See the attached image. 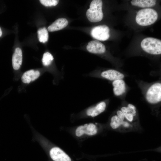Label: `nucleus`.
Here are the masks:
<instances>
[{"mask_svg":"<svg viewBox=\"0 0 161 161\" xmlns=\"http://www.w3.org/2000/svg\"><path fill=\"white\" fill-rule=\"evenodd\" d=\"M123 121L120 119L116 114L114 115L111 118L110 126L113 129H116L122 125Z\"/></svg>","mask_w":161,"mask_h":161,"instance_id":"obj_17","label":"nucleus"},{"mask_svg":"<svg viewBox=\"0 0 161 161\" xmlns=\"http://www.w3.org/2000/svg\"><path fill=\"white\" fill-rule=\"evenodd\" d=\"M141 47L145 52L153 55L161 54V41L153 37H147L143 39L141 43Z\"/></svg>","mask_w":161,"mask_h":161,"instance_id":"obj_3","label":"nucleus"},{"mask_svg":"<svg viewBox=\"0 0 161 161\" xmlns=\"http://www.w3.org/2000/svg\"><path fill=\"white\" fill-rule=\"evenodd\" d=\"M158 17L157 12L151 8L141 9L137 12L135 18L137 23L140 26H146L154 23Z\"/></svg>","mask_w":161,"mask_h":161,"instance_id":"obj_1","label":"nucleus"},{"mask_svg":"<svg viewBox=\"0 0 161 161\" xmlns=\"http://www.w3.org/2000/svg\"><path fill=\"white\" fill-rule=\"evenodd\" d=\"M100 75L102 78L112 81L123 79L125 77L124 75L122 73L113 69L103 71L100 73Z\"/></svg>","mask_w":161,"mask_h":161,"instance_id":"obj_9","label":"nucleus"},{"mask_svg":"<svg viewBox=\"0 0 161 161\" xmlns=\"http://www.w3.org/2000/svg\"><path fill=\"white\" fill-rule=\"evenodd\" d=\"M106 106V103L105 101L100 102L94 106L89 108L86 111V114L89 116L96 117L103 112Z\"/></svg>","mask_w":161,"mask_h":161,"instance_id":"obj_10","label":"nucleus"},{"mask_svg":"<svg viewBox=\"0 0 161 161\" xmlns=\"http://www.w3.org/2000/svg\"><path fill=\"white\" fill-rule=\"evenodd\" d=\"M40 72L37 70H30L25 72L21 77V80L24 83H29L37 79L40 76Z\"/></svg>","mask_w":161,"mask_h":161,"instance_id":"obj_14","label":"nucleus"},{"mask_svg":"<svg viewBox=\"0 0 161 161\" xmlns=\"http://www.w3.org/2000/svg\"><path fill=\"white\" fill-rule=\"evenodd\" d=\"M113 92L115 95L119 96L123 94L126 90V84L123 79L113 81Z\"/></svg>","mask_w":161,"mask_h":161,"instance_id":"obj_11","label":"nucleus"},{"mask_svg":"<svg viewBox=\"0 0 161 161\" xmlns=\"http://www.w3.org/2000/svg\"><path fill=\"white\" fill-rule=\"evenodd\" d=\"M135 117L137 115V109L135 106L131 104H129L127 106Z\"/></svg>","mask_w":161,"mask_h":161,"instance_id":"obj_21","label":"nucleus"},{"mask_svg":"<svg viewBox=\"0 0 161 161\" xmlns=\"http://www.w3.org/2000/svg\"><path fill=\"white\" fill-rule=\"evenodd\" d=\"M68 24V21L66 18H60L49 26L47 29L50 32L58 31L65 27Z\"/></svg>","mask_w":161,"mask_h":161,"instance_id":"obj_12","label":"nucleus"},{"mask_svg":"<svg viewBox=\"0 0 161 161\" xmlns=\"http://www.w3.org/2000/svg\"><path fill=\"white\" fill-rule=\"evenodd\" d=\"M102 6V0H93L92 1L89 8L86 12L87 17L90 22L95 23L102 20L103 18Z\"/></svg>","mask_w":161,"mask_h":161,"instance_id":"obj_2","label":"nucleus"},{"mask_svg":"<svg viewBox=\"0 0 161 161\" xmlns=\"http://www.w3.org/2000/svg\"><path fill=\"white\" fill-rule=\"evenodd\" d=\"M120 110L123 113L125 119L129 123L133 121L134 117L127 106H123Z\"/></svg>","mask_w":161,"mask_h":161,"instance_id":"obj_18","label":"nucleus"},{"mask_svg":"<svg viewBox=\"0 0 161 161\" xmlns=\"http://www.w3.org/2000/svg\"><path fill=\"white\" fill-rule=\"evenodd\" d=\"M86 48L89 52L96 54H103L106 51L105 45L97 40H92L89 42Z\"/></svg>","mask_w":161,"mask_h":161,"instance_id":"obj_8","label":"nucleus"},{"mask_svg":"<svg viewBox=\"0 0 161 161\" xmlns=\"http://www.w3.org/2000/svg\"><path fill=\"white\" fill-rule=\"evenodd\" d=\"M131 4L134 6L142 8H149L154 6L156 4L155 0H133Z\"/></svg>","mask_w":161,"mask_h":161,"instance_id":"obj_15","label":"nucleus"},{"mask_svg":"<svg viewBox=\"0 0 161 161\" xmlns=\"http://www.w3.org/2000/svg\"><path fill=\"white\" fill-rule=\"evenodd\" d=\"M38 38L39 41L45 43L48 39L49 35L47 30L45 27L39 29L37 32Z\"/></svg>","mask_w":161,"mask_h":161,"instance_id":"obj_16","label":"nucleus"},{"mask_svg":"<svg viewBox=\"0 0 161 161\" xmlns=\"http://www.w3.org/2000/svg\"><path fill=\"white\" fill-rule=\"evenodd\" d=\"M110 29L106 25H102L94 27L91 31L92 36L97 40L105 41L109 38Z\"/></svg>","mask_w":161,"mask_h":161,"instance_id":"obj_5","label":"nucleus"},{"mask_svg":"<svg viewBox=\"0 0 161 161\" xmlns=\"http://www.w3.org/2000/svg\"><path fill=\"white\" fill-rule=\"evenodd\" d=\"M41 3L46 7H50L56 5L59 2L57 0H40Z\"/></svg>","mask_w":161,"mask_h":161,"instance_id":"obj_20","label":"nucleus"},{"mask_svg":"<svg viewBox=\"0 0 161 161\" xmlns=\"http://www.w3.org/2000/svg\"><path fill=\"white\" fill-rule=\"evenodd\" d=\"M50 156L54 161H71L69 156L59 148L54 147L49 151Z\"/></svg>","mask_w":161,"mask_h":161,"instance_id":"obj_7","label":"nucleus"},{"mask_svg":"<svg viewBox=\"0 0 161 161\" xmlns=\"http://www.w3.org/2000/svg\"><path fill=\"white\" fill-rule=\"evenodd\" d=\"M122 126L125 128H128L131 126V125L129 122L127 120H125L123 122Z\"/></svg>","mask_w":161,"mask_h":161,"instance_id":"obj_23","label":"nucleus"},{"mask_svg":"<svg viewBox=\"0 0 161 161\" xmlns=\"http://www.w3.org/2000/svg\"><path fill=\"white\" fill-rule=\"evenodd\" d=\"M145 97L146 100L151 104L159 103L161 100V83L157 82L153 83L147 89Z\"/></svg>","mask_w":161,"mask_h":161,"instance_id":"obj_4","label":"nucleus"},{"mask_svg":"<svg viewBox=\"0 0 161 161\" xmlns=\"http://www.w3.org/2000/svg\"><path fill=\"white\" fill-rule=\"evenodd\" d=\"M116 115L119 118L123 121L125 120L124 115L120 110H118L116 112Z\"/></svg>","mask_w":161,"mask_h":161,"instance_id":"obj_22","label":"nucleus"},{"mask_svg":"<svg viewBox=\"0 0 161 161\" xmlns=\"http://www.w3.org/2000/svg\"><path fill=\"white\" fill-rule=\"evenodd\" d=\"M54 59L52 55L48 52L44 53L42 61L43 65L45 66H47L49 65Z\"/></svg>","mask_w":161,"mask_h":161,"instance_id":"obj_19","label":"nucleus"},{"mask_svg":"<svg viewBox=\"0 0 161 161\" xmlns=\"http://www.w3.org/2000/svg\"><path fill=\"white\" fill-rule=\"evenodd\" d=\"M22 52L21 49L16 48L13 55L12 59L13 67L16 70L18 69L22 64Z\"/></svg>","mask_w":161,"mask_h":161,"instance_id":"obj_13","label":"nucleus"},{"mask_svg":"<svg viewBox=\"0 0 161 161\" xmlns=\"http://www.w3.org/2000/svg\"><path fill=\"white\" fill-rule=\"evenodd\" d=\"M96 126L93 123L86 124L78 126L75 131V135L78 137L82 136L84 134L89 135H93L97 132Z\"/></svg>","mask_w":161,"mask_h":161,"instance_id":"obj_6","label":"nucleus"},{"mask_svg":"<svg viewBox=\"0 0 161 161\" xmlns=\"http://www.w3.org/2000/svg\"><path fill=\"white\" fill-rule=\"evenodd\" d=\"M2 34V32L1 29L0 27V37H1V36Z\"/></svg>","mask_w":161,"mask_h":161,"instance_id":"obj_24","label":"nucleus"}]
</instances>
